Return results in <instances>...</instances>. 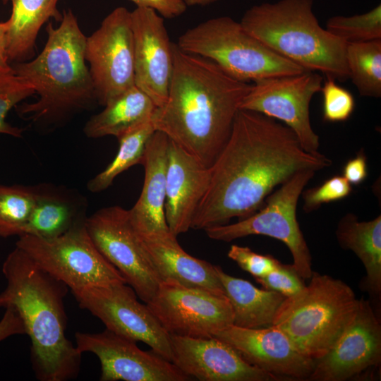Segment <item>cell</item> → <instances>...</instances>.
Returning a JSON list of instances; mask_svg holds the SVG:
<instances>
[{
  "mask_svg": "<svg viewBox=\"0 0 381 381\" xmlns=\"http://www.w3.org/2000/svg\"><path fill=\"white\" fill-rule=\"evenodd\" d=\"M332 160L307 152L285 124L239 109L230 135L210 168L208 188L191 223L203 229L246 218L259 210L278 185L296 173L329 167Z\"/></svg>",
  "mask_w": 381,
  "mask_h": 381,
  "instance_id": "1",
  "label": "cell"
},
{
  "mask_svg": "<svg viewBox=\"0 0 381 381\" xmlns=\"http://www.w3.org/2000/svg\"><path fill=\"white\" fill-rule=\"evenodd\" d=\"M173 73L165 102L156 108L155 131L210 167L230 135L252 84L233 78L210 59L172 42Z\"/></svg>",
  "mask_w": 381,
  "mask_h": 381,
  "instance_id": "2",
  "label": "cell"
},
{
  "mask_svg": "<svg viewBox=\"0 0 381 381\" xmlns=\"http://www.w3.org/2000/svg\"><path fill=\"white\" fill-rule=\"evenodd\" d=\"M7 285L0 307L13 306L31 341L30 357L37 379L66 381L79 373L82 353L66 336L64 298L68 287L16 248L2 265Z\"/></svg>",
  "mask_w": 381,
  "mask_h": 381,
  "instance_id": "3",
  "label": "cell"
},
{
  "mask_svg": "<svg viewBox=\"0 0 381 381\" xmlns=\"http://www.w3.org/2000/svg\"><path fill=\"white\" fill-rule=\"evenodd\" d=\"M47 40L35 59L11 64L38 95L18 107L37 126H57L97 102L85 51L86 36L72 10H64L60 25L47 27Z\"/></svg>",
  "mask_w": 381,
  "mask_h": 381,
  "instance_id": "4",
  "label": "cell"
},
{
  "mask_svg": "<svg viewBox=\"0 0 381 381\" xmlns=\"http://www.w3.org/2000/svg\"><path fill=\"white\" fill-rule=\"evenodd\" d=\"M313 0H279L253 6L240 23L251 35L277 54L306 71L335 80L349 78L347 43L319 24Z\"/></svg>",
  "mask_w": 381,
  "mask_h": 381,
  "instance_id": "5",
  "label": "cell"
},
{
  "mask_svg": "<svg viewBox=\"0 0 381 381\" xmlns=\"http://www.w3.org/2000/svg\"><path fill=\"white\" fill-rule=\"evenodd\" d=\"M310 279L308 285L284 299L272 325L283 331L302 354L317 361L351 322L360 299L340 279L315 272Z\"/></svg>",
  "mask_w": 381,
  "mask_h": 381,
  "instance_id": "6",
  "label": "cell"
},
{
  "mask_svg": "<svg viewBox=\"0 0 381 381\" xmlns=\"http://www.w3.org/2000/svg\"><path fill=\"white\" fill-rule=\"evenodd\" d=\"M176 44L185 52L211 60L243 82L306 71L270 49L229 16L210 18L187 30Z\"/></svg>",
  "mask_w": 381,
  "mask_h": 381,
  "instance_id": "7",
  "label": "cell"
},
{
  "mask_svg": "<svg viewBox=\"0 0 381 381\" xmlns=\"http://www.w3.org/2000/svg\"><path fill=\"white\" fill-rule=\"evenodd\" d=\"M315 171L306 169L296 173L265 199L256 212L231 224L205 229L207 236L214 240L230 242L250 236L263 235L282 241L289 249L293 266L302 279L313 274L309 248L296 218L299 197Z\"/></svg>",
  "mask_w": 381,
  "mask_h": 381,
  "instance_id": "8",
  "label": "cell"
},
{
  "mask_svg": "<svg viewBox=\"0 0 381 381\" xmlns=\"http://www.w3.org/2000/svg\"><path fill=\"white\" fill-rule=\"evenodd\" d=\"M16 246L71 291L92 286L126 283L118 270L94 244L86 229L85 220L53 238L22 235Z\"/></svg>",
  "mask_w": 381,
  "mask_h": 381,
  "instance_id": "9",
  "label": "cell"
},
{
  "mask_svg": "<svg viewBox=\"0 0 381 381\" xmlns=\"http://www.w3.org/2000/svg\"><path fill=\"white\" fill-rule=\"evenodd\" d=\"M131 11L115 8L86 37L85 56L97 102L104 106L135 85Z\"/></svg>",
  "mask_w": 381,
  "mask_h": 381,
  "instance_id": "10",
  "label": "cell"
},
{
  "mask_svg": "<svg viewBox=\"0 0 381 381\" xmlns=\"http://www.w3.org/2000/svg\"><path fill=\"white\" fill-rule=\"evenodd\" d=\"M118 282L72 290L81 308L99 318L106 328L136 341L171 361L169 335L133 289Z\"/></svg>",
  "mask_w": 381,
  "mask_h": 381,
  "instance_id": "11",
  "label": "cell"
},
{
  "mask_svg": "<svg viewBox=\"0 0 381 381\" xmlns=\"http://www.w3.org/2000/svg\"><path fill=\"white\" fill-rule=\"evenodd\" d=\"M322 83L323 77L312 71L260 79L253 82L240 109L282 121L294 132L305 150L318 153L320 139L310 124V103Z\"/></svg>",
  "mask_w": 381,
  "mask_h": 381,
  "instance_id": "12",
  "label": "cell"
},
{
  "mask_svg": "<svg viewBox=\"0 0 381 381\" xmlns=\"http://www.w3.org/2000/svg\"><path fill=\"white\" fill-rule=\"evenodd\" d=\"M146 304L169 335L209 338L234 322L225 294L174 283L159 282Z\"/></svg>",
  "mask_w": 381,
  "mask_h": 381,
  "instance_id": "13",
  "label": "cell"
},
{
  "mask_svg": "<svg viewBox=\"0 0 381 381\" xmlns=\"http://www.w3.org/2000/svg\"><path fill=\"white\" fill-rule=\"evenodd\" d=\"M85 226L98 250L147 303L160 282L140 243L128 210L117 205L101 208L86 218Z\"/></svg>",
  "mask_w": 381,
  "mask_h": 381,
  "instance_id": "14",
  "label": "cell"
},
{
  "mask_svg": "<svg viewBox=\"0 0 381 381\" xmlns=\"http://www.w3.org/2000/svg\"><path fill=\"white\" fill-rule=\"evenodd\" d=\"M75 346L81 353L97 356L101 364V381H188L171 361L152 350L145 351L137 341L108 329L98 333L77 332Z\"/></svg>",
  "mask_w": 381,
  "mask_h": 381,
  "instance_id": "15",
  "label": "cell"
},
{
  "mask_svg": "<svg viewBox=\"0 0 381 381\" xmlns=\"http://www.w3.org/2000/svg\"><path fill=\"white\" fill-rule=\"evenodd\" d=\"M381 360V326L368 301L360 299L356 314L330 350L315 361L312 381H344L377 367Z\"/></svg>",
  "mask_w": 381,
  "mask_h": 381,
  "instance_id": "16",
  "label": "cell"
},
{
  "mask_svg": "<svg viewBox=\"0 0 381 381\" xmlns=\"http://www.w3.org/2000/svg\"><path fill=\"white\" fill-rule=\"evenodd\" d=\"M131 14L135 85L147 94L158 107L167 99L172 76V42L164 18L156 11L147 7H136Z\"/></svg>",
  "mask_w": 381,
  "mask_h": 381,
  "instance_id": "17",
  "label": "cell"
},
{
  "mask_svg": "<svg viewBox=\"0 0 381 381\" xmlns=\"http://www.w3.org/2000/svg\"><path fill=\"white\" fill-rule=\"evenodd\" d=\"M234 349L249 364L277 378L308 379L315 361L302 354L274 325L243 328L231 325L214 336Z\"/></svg>",
  "mask_w": 381,
  "mask_h": 381,
  "instance_id": "18",
  "label": "cell"
},
{
  "mask_svg": "<svg viewBox=\"0 0 381 381\" xmlns=\"http://www.w3.org/2000/svg\"><path fill=\"white\" fill-rule=\"evenodd\" d=\"M171 361L190 377L200 381H270L279 380L247 363L228 344L214 337L169 335Z\"/></svg>",
  "mask_w": 381,
  "mask_h": 381,
  "instance_id": "19",
  "label": "cell"
},
{
  "mask_svg": "<svg viewBox=\"0 0 381 381\" xmlns=\"http://www.w3.org/2000/svg\"><path fill=\"white\" fill-rule=\"evenodd\" d=\"M210 179V168L169 139L164 213L169 229L174 236L191 229Z\"/></svg>",
  "mask_w": 381,
  "mask_h": 381,
  "instance_id": "20",
  "label": "cell"
},
{
  "mask_svg": "<svg viewBox=\"0 0 381 381\" xmlns=\"http://www.w3.org/2000/svg\"><path fill=\"white\" fill-rule=\"evenodd\" d=\"M135 232L160 282L174 283L217 294H225L215 265L186 253L178 243L176 236L170 231L159 233Z\"/></svg>",
  "mask_w": 381,
  "mask_h": 381,
  "instance_id": "21",
  "label": "cell"
},
{
  "mask_svg": "<svg viewBox=\"0 0 381 381\" xmlns=\"http://www.w3.org/2000/svg\"><path fill=\"white\" fill-rule=\"evenodd\" d=\"M169 142L166 134L155 131L146 144L140 163L145 169L142 191L128 210L132 225L138 232L169 231L164 213Z\"/></svg>",
  "mask_w": 381,
  "mask_h": 381,
  "instance_id": "22",
  "label": "cell"
},
{
  "mask_svg": "<svg viewBox=\"0 0 381 381\" xmlns=\"http://www.w3.org/2000/svg\"><path fill=\"white\" fill-rule=\"evenodd\" d=\"M36 190L35 202L22 235L53 238L86 219V201L77 192L48 184L36 186Z\"/></svg>",
  "mask_w": 381,
  "mask_h": 381,
  "instance_id": "23",
  "label": "cell"
},
{
  "mask_svg": "<svg viewBox=\"0 0 381 381\" xmlns=\"http://www.w3.org/2000/svg\"><path fill=\"white\" fill-rule=\"evenodd\" d=\"M59 0H1L10 1L11 14L7 20L6 52L10 64L26 61L35 55L38 33L51 18L60 21Z\"/></svg>",
  "mask_w": 381,
  "mask_h": 381,
  "instance_id": "24",
  "label": "cell"
},
{
  "mask_svg": "<svg viewBox=\"0 0 381 381\" xmlns=\"http://www.w3.org/2000/svg\"><path fill=\"white\" fill-rule=\"evenodd\" d=\"M215 270L234 313L233 325L243 328H259L272 325L274 316L286 297L250 282L231 276L219 265Z\"/></svg>",
  "mask_w": 381,
  "mask_h": 381,
  "instance_id": "25",
  "label": "cell"
},
{
  "mask_svg": "<svg viewBox=\"0 0 381 381\" xmlns=\"http://www.w3.org/2000/svg\"><path fill=\"white\" fill-rule=\"evenodd\" d=\"M339 244L351 250L362 262L366 272L362 283L370 296L381 294V215L369 221H359L353 213L346 214L336 229Z\"/></svg>",
  "mask_w": 381,
  "mask_h": 381,
  "instance_id": "26",
  "label": "cell"
},
{
  "mask_svg": "<svg viewBox=\"0 0 381 381\" xmlns=\"http://www.w3.org/2000/svg\"><path fill=\"white\" fill-rule=\"evenodd\" d=\"M93 115L83 131L90 138L112 135L117 139L133 128L151 121L157 106L136 85L128 89Z\"/></svg>",
  "mask_w": 381,
  "mask_h": 381,
  "instance_id": "27",
  "label": "cell"
},
{
  "mask_svg": "<svg viewBox=\"0 0 381 381\" xmlns=\"http://www.w3.org/2000/svg\"><path fill=\"white\" fill-rule=\"evenodd\" d=\"M155 131L152 121H149L118 138L119 145L115 157L103 171L88 181L87 189L92 193L102 192L108 188L119 174L140 164L146 144Z\"/></svg>",
  "mask_w": 381,
  "mask_h": 381,
  "instance_id": "28",
  "label": "cell"
},
{
  "mask_svg": "<svg viewBox=\"0 0 381 381\" xmlns=\"http://www.w3.org/2000/svg\"><path fill=\"white\" fill-rule=\"evenodd\" d=\"M346 60L349 78L360 95L381 97V40L348 44Z\"/></svg>",
  "mask_w": 381,
  "mask_h": 381,
  "instance_id": "29",
  "label": "cell"
},
{
  "mask_svg": "<svg viewBox=\"0 0 381 381\" xmlns=\"http://www.w3.org/2000/svg\"><path fill=\"white\" fill-rule=\"evenodd\" d=\"M36 196V186L0 184V238L22 235Z\"/></svg>",
  "mask_w": 381,
  "mask_h": 381,
  "instance_id": "30",
  "label": "cell"
},
{
  "mask_svg": "<svg viewBox=\"0 0 381 381\" xmlns=\"http://www.w3.org/2000/svg\"><path fill=\"white\" fill-rule=\"evenodd\" d=\"M325 29L347 44L381 40V4L361 14L332 16Z\"/></svg>",
  "mask_w": 381,
  "mask_h": 381,
  "instance_id": "31",
  "label": "cell"
},
{
  "mask_svg": "<svg viewBox=\"0 0 381 381\" xmlns=\"http://www.w3.org/2000/svg\"><path fill=\"white\" fill-rule=\"evenodd\" d=\"M326 77L320 90L323 99V119L332 123L345 121L354 111V97L348 90L338 85L334 78Z\"/></svg>",
  "mask_w": 381,
  "mask_h": 381,
  "instance_id": "32",
  "label": "cell"
},
{
  "mask_svg": "<svg viewBox=\"0 0 381 381\" xmlns=\"http://www.w3.org/2000/svg\"><path fill=\"white\" fill-rule=\"evenodd\" d=\"M351 191V184L343 176H334L318 186L303 190V209L310 212L323 204L347 197Z\"/></svg>",
  "mask_w": 381,
  "mask_h": 381,
  "instance_id": "33",
  "label": "cell"
},
{
  "mask_svg": "<svg viewBox=\"0 0 381 381\" xmlns=\"http://www.w3.org/2000/svg\"><path fill=\"white\" fill-rule=\"evenodd\" d=\"M35 94L32 86L17 75L11 66L0 68V121L19 102Z\"/></svg>",
  "mask_w": 381,
  "mask_h": 381,
  "instance_id": "34",
  "label": "cell"
},
{
  "mask_svg": "<svg viewBox=\"0 0 381 381\" xmlns=\"http://www.w3.org/2000/svg\"><path fill=\"white\" fill-rule=\"evenodd\" d=\"M255 279L265 289L277 291L286 298L296 294L306 286L293 265L281 262L267 275Z\"/></svg>",
  "mask_w": 381,
  "mask_h": 381,
  "instance_id": "35",
  "label": "cell"
},
{
  "mask_svg": "<svg viewBox=\"0 0 381 381\" xmlns=\"http://www.w3.org/2000/svg\"><path fill=\"white\" fill-rule=\"evenodd\" d=\"M244 271L254 278L262 277L273 270L280 262L270 255H261L248 247L232 245L227 253Z\"/></svg>",
  "mask_w": 381,
  "mask_h": 381,
  "instance_id": "36",
  "label": "cell"
},
{
  "mask_svg": "<svg viewBox=\"0 0 381 381\" xmlns=\"http://www.w3.org/2000/svg\"><path fill=\"white\" fill-rule=\"evenodd\" d=\"M136 7H147L156 11L164 18H174L182 15L187 8L183 0H130Z\"/></svg>",
  "mask_w": 381,
  "mask_h": 381,
  "instance_id": "37",
  "label": "cell"
},
{
  "mask_svg": "<svg viewBox=\"0 0 381 381\" xmlns=\"http://www.w3.org/2000/svg\"><path fill=\"white\" fill-rule=\"evenodd\" d=\"M342 174L351 185H359L365 180L368 176V164L363 151H360L355 157L345 164Z\"/></svg>",
  "mask_w": 381,
  "mask_h": 381,
  "instance_id": "38",
  "label": "cell"
},
{
  "mask_svg": "<svg viewBox=\"0 0 381 381\" xmlns=\"http://www.w3.org/2000/svg\"><path fill=\"white\" fill-rule=\"evenodd\" d=\"M6 311L0 320V341L15 334H25L21 317L11 305L5 307Z\"/></svg>",
  "mask_w": 381,
  "mask_h": 381,
  "instance_id": "39",
  "label": "cell"
},
{
  "mask_svg": "<svg viewBox=\"0 0 381 381\" xmlns=\"http://www.w3.org/2000/svg\"><path fill=\"white\" fill-rule=\"evenodd\" d=\"M6 22H0V68L10 67L6 52Z\"/></svg>",
  "mask_w": 381,
  "mask_h": 381,
  "instance_id": "40",
  "label": "cell"
},
{
  "mask_svg": "<svg viewBox=\"0 0 381 381\" xmlns=\"http://www.w3.org/2000/svg\"><path fill=\"white\" fill-rule=\"evenodd\" d=\"M187 6H207L217 0H183Z\"/></svg>",
  "mask_w": 381,
  "mask_h": 381,
  "instance_id": "41",
  "label": "cell"
}]
</instances>
